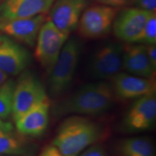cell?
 <instances>
[{"mask_svg":"<svg viewBox=\"0 0 156 156\" xmlns=\"http://www.w3.org/2000/svg\"><path fill=\"white\" fill-rule=\"evenodd\" d=\"M116 98L111 83L98 80L86 84L58 101L52 106V114L56 118L69 115L99 116L112 108Z\"/></svg>","mask_w":156,"mask_h":156,"instance_id":"cell-1","label":"cell"},{"mask_svg":"<svg viewBox=\"0 0 156 156\" xmlns=\"http://www.w3.org/2000/svg\"><path fill=\"white\" fill-rule=\"evenodd\" d=\"M107 136V129L100 123L86 117L72 115L56 130L52 145L63 156H78L90 145Z\"/></svg>","mask_w":156,"mask_h":156,"instance_id":"cell-2","label":"cell"},{"mask_svg":"<svg viewBox=\"0 0 156 156\" xmlns=\"http://www.w3.org/2000/svg\"><path fill=\"white\" fill-rule=\"evenodd\" d=\"M81 46L76 38L67 39L57 61L48 73V93L52 97H59L66 92L75 77Z\"/></svg>","mask_w":156,"mask_h":156,"instance_id":"cell-3","label":"cell"},{"mask_svg":"<svg viewBox=\"0 0 156 156\" xmlns=\"http://www.w3.org/2000/svg\"><path fill=\"white\" fill-rule=\"evenodd\" d=\"M47 98L46 90L41 80L30 71H23L15 82L12 112L14 121Z\"/></svg>","mask_w":156,"mask_h":156,"instance_id":"cell-4","label":"cell"},{"mask_svg":"<svg viewBox=\"0 0 156 156\" xmlns=\"http://www.w3.org/2000/svg\"><path fill=\"white\" fill-rule=\"evenodd\" d=\"M69 36L56 28L50 20H46L42 25L35 44L34 55L48 74L57 61Z\"/></svg>","mask_w":156,"mask_h":156,"instance_id":"cell-5","label":"cell"},{"mask_svg":"<svg viewBox=\"0 0 156 156\" xmlns=\"http://www.w3.org/2000/svg\"><path fill=\"white\" fill-rule=\"evenodd\" d=\"M119 8L99 5L87 7L82 13L77 28L80 36L97 39L106 36L112 29Z\"/></svg>","mask_w":156,"mask_h":156,"instance_id":"cell-6","label":"cell"},{"mask_svg":"<svg viewBox=\"0 0 156 156\" xmlns=\"http://www.w3.org/2000/svg\"><path fill=\"white\" fill-rule=\"evenodd\" d=\"M122 46L108 43L99 47L90 61L88 71L93 79L111 80L122 69Z\"/></svg>","mask_w":156,"mask_h":156,"instance_id":"cell-7","label":"cell"},{"mask_svg":"<svg viewBox=\"0 0 156 156\" xmlns=\"http://www.w3.org/2000/svg\"><path fill=\"white\" fill-rule=\"evenodd\" d=\"M156 119L155 93L136 99L125 115L123 126L126 132L136 133L147 131Z\"/></svg>","mask_w":156,"mask_h":156,"instance_id":"cell-8","label":"cell"},{"mask_svg":"<svg viewBox=\"0 0 156 156\" xmlns=\"http://www.w3.org/2000/svg\"><path fill=\"white\" fill-rule=\"evenodd\" d=\"M151 12L129 7L118 12L112 26L115 36L126 44H136Z\"/></svg>","mask_w":156,"mask_h":156,"instance_id":"cell-9","label":"cell"},{"mask_svg":"<svg viewBox=\"0 0 156 156\" xmlns=\"http://www.w3.org/2000/svg\"><path fill=\"white\" fill-rule=\"evenodd\" d=\"M46 20V14L27 18L0 17V34L17 42L34 47L42 25Z\"/></svg>","mask_w":156,"mask_h":156,"instance_id":"cell-10","label":"cell"},{"mask_svg":"<svg viewBox=\"0 0 156 156\" xmlns=\"http://www.w3.org/2000/svg\"><path fill=\"white\" fill-rule=\"evenodd\" d=\"M31 56L14 39L0 34V69L10 75H20L30 64Z\"/></svg>","mask_w":156,"mask_h":156,"instance_id":"cell-11","label":"cell"},{"mask_svg":"<svg viewBox=\"0 0 156 156\" xmlns=\"http://www.w3.org/2000/svg\"><path fill=\"white\" fill-rule=\"evenodd\" d=\"M110 81L115 96L122 100L137 99L156 91L155 77H140L120 72Z\"/></svg>","mask_w":156,"mask_h":156,"instance_id":"cell-12","label":"cell"},{"mask_svg":"<svg viewBox=\"0 0 156 156\" xmlns=\"http://www.w3.org/2000/svg\"><path fill=\"white\" fill-rule=\"evenodd\" d=\"M87 5V0H55L49 9V20L56 28L69 35L77 28Z\"/></svg>","mask_w":156,"mask_h":156,"instance_id":"cell-13","label":"cell"},{"mask_svg":"<svg viewBox=\"0 0 156 156\" xmlns=\"http://www.w3.org/2000/svg\"><path fill=\"white\" fill-rule=\"evenodd\" d=\"M50 103L48 98L32 107L15 122V127L25 136L38 137L43 135L49 123Z\"/></svg>","mask_w":156,"mask_h":156,"instance_id":"cell-14","label":"cell"},{"mask_svg":"<svg viewBox=\"0 0 156 156\" xmlns=\"http://www.w3.org/2000/svg\"><path fill=\"white\" fill-rule=\"evenodd\" d=\"M122 69L130 75L140 77H155V71L153 69L145 45L126 44L122 46Z\"/></svg>","mask_w":156,"mask_h":156,"instance_id":"cell-15","label":"cell"},{"mask_svg":"<svg viewBox=\"0 0 156 156\" xmlns=\"http://www.w3.org/2000/svg\"><path fill=\"white\" fill-rule=\"evenodd\" d=\"M55 0H5L0 5L2 18H27L46 14Z\"/></svg>","mask_w":156,"mask_h":156,"instance_id":"cell-16","label":"cell"},{"mask_svg":"<svg viewBox=\"0 0 156 156\" xmlns=\"http://www.w3.org/2000/svg\"><path fill=\"white\" fill-rule=\"evenodd\" d=\"M32 147L26 136L20 133L11 122L0 119V155H26Z\"/></svg>","mask_w":156,"mask_h":156,"instance_id":"cell-17","label":"cell"},{"mask_svg":"<svg viewBox=\"0 0 156 156\" xmlns=\"http://www.w3.org/2000/svg\"><path fill=\"white\" fill-rule=\"evenodd\" d=\"M119 151L123 156H155L153 142L145 136H132L122 140Z\"/></svg>","mask_w":156,"mask_h":156,"instance_id":"cell-18","label":"cell"},{"mask_svg":"<svg viewBox=\"0 0 156 156\" xmlns=\"http://www.w3.org/2000/svg\"><path fill=\"white\" fill-rule=\"evenodd\" d=\"M15 81L7 79L0 85V119H6L12 114Z\"/></svg>","mask_w":156,"mask_h":156,"instance_id":"cell-19","label":"cell"},{"mask_svg":"<svg viewBox=\"0 0 156 156\" xmlns=\"http://www.w3.org/2000/svg\"><path fill=\"white\" fill-rule=\"evenodd\" d=\"M136 44L144 45H155L156 44V12H151L147 20L138 39Z\"/></svg>","mask_w":156,"mask_h":156,"instance_id":"cell-20","label":"cell"},{"mask_svg":"<svg viewBox=\"0 0 156 156\" xmlns=\"http://www.w3.org/2000/svg\"><path fill=\"white\" fill-rule=\"evenodd\" d=\"M78 156H108V154L104 146L98 142L87 147Z\"/></svg>","mask_w":156,"mask_h":156,"instance_id":"cell-21","label":"cell"},{"mask_svg":"<svg viewBox=\"0 0 156 156\" xmlns=\"http://www.w3.org/2000/svg\"><path fill=\"white\" fill-rule=\"evenodd\" d=\"M131 3L138 8L148 11H155L156 0H131Z\"/></svg>","mask_w":156,"mask_h":156,"instance_id":"cell-22","label":"cell"},{"mask_svg":"<svg viewBox=\"0 0 156 156\" xmlns=\"http://www.w3.org/2000/svg\"><path fill=\"white\" fill-rule=\"evenodd\" d=\"M95 1L100 3L101 5L116 7V8H119V7L127 5L131 3V0H95Z\"/></svg>","mask_w":156,"mask_h":156,"instance_id":"cell-23","label":"cell"},{"mask_svg":"<svg viewBox=\"0 0 156 156\" xmlns=\"http://www.w3.org/2000/svg\"><path fill=\"white\" fill-rule=\"evenodd\" d=\"M146 52L153 69L156 70V46L155 45H145Z\"/></svg>","mask_w":156,"mask_h":156,"instance_id":"cell-24","label":"cell"},{"mask_svg":"<svg viewBox=\"0 0 156 156\" xmlns=\"http://www.w3.org/2000/svg\"><path fill=\"white\" fill-rule=\"evenodd\" d=\"M39 156H63L60 151L53 145H46L41 152Z\"/></svg>","mask_w":156,"mask_h":156,"instance_id":"cell-25","label":"cell"},{"mask_svg":"<svg viewBox=\"0 0 156 156\" xmlns=\"http://www.w3.org/2000/svg\"><path fill=\"white\" fill-rule=\"evenodd\" d=\"M7 79H8V75L4 73L2 70L0 69V85Z\"/></svg>","mask_w":156,"mask_h":156,"instance_id":"cell-26","label":"cell"},{"mask_svg":"<svg viewBox=\"0 0 156 156\" xmlns=\"http://www.w3.org/2000/svg\"><path fill=\"white\" fill-rule=\"evenodd\" d=\"M0 156H2V155H0Z\"/></svg>","mask_w":156,"mask_h":156,"instance_id":"cell-27","label":"cell"}]
</instances>
